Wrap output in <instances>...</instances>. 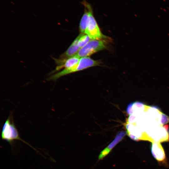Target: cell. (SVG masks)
I'll use <instances>...</instances> for the list:
<instances>
[{"instance_id":"obj_1","label":"cell","mask_w":169,"mask_h":169,"mask_svg":"<svg viewBox=\"0 0 169 169\" xmlns=\"http://www.w3.org/2000/svg\"><path fill=\"white\" fill-rule=\"evenodd\" d=\"M2 139L8 142L11 147H13L15 141H20L28 145L36 152L43 156L37 149L22 139L14 123L13 113L11 112L5 122L1 132Z\"/></svg>"},{"instance_id":"obj_2","label":"cell","mask_w":169,"mask_h":169,"mask_svg":"<svg viewBox=\"0 0 169 169\" xmlns=\"http://www.w3.org/2000/svg\"><path fill=\"white\" fill-rule=\"evenodd\" d=\"M100 62L89 57L80 58L79 62L74 66L64 69L61 71L52 74L47 80L56 81L61 77L68 74L79 71L90 67L100 65Z\"/></svg>"},{"instance_id":"obj_3","label":"cell","mask_w":169,"mask_h":169,"mask_svg":"<svg viewBox=\"0 0 169 169\" xmlns=\"http://www.w3.org/2000/svg\"><path fill=\"white\" fill-rule=\"evenodd\" d=\"M81 4L85 6L89 13L87 27L84 33L93 40H102L106 38L101 33L97 21L94 17L92 5L86 0H83Z\"/></svg>"},{"instance_id":"obj_4","label":"cell","mask_w":169,"mask_h":169,"mask_svg":"<svg viewBox=\"0 0 169 169\" xmlns=\"http://www.w3.org/2000/svg\"><path fill=\"white\" fill-rule=\"evenodd\" d=\"M106 48V44L105 41L92 39L81 48L76 55L79 58L88 57Z\"/></svg>"},{"instance_id":"obj_5","label":"cell","mask_w":169,"mask_h":169,"mask_svg":"<svg viewBox=\"0 0 169 169\" xmlns=\"http://www.w3.org/2000/svg\"><path fill=\"white\" fill-rule=\"evenodd\" d=\"M151 151L153 157L160 164L167 166L165 151L159 142H153L151 146Z\"/></svg>"},{"instance_id":"obj_6","label":"cell","mask_w":169,"mask_h":169,"mask_svg":"<svg viewBox=\"0 0 169 169\" xmlns=\"http://www.w3.org/2000/svg\"><path fill=\"white\" fill-rule=\"evenodd\" d=\"M127 134L126 131H121L119 132L114 140L100 153L99 157V160L103 159L123 139Z\"/></svg>"},{"instance_id":"obj_7","label":"cell","mask_w":169,"mask_h":169,"mask_svg":"<svg viewBox=\"0 0 169 169\" xmlns=\"http://www.w3.org/2000/svg\"><path fill=\"white\" fill-rule=\"evenodd\" d=\"M81 34L74 39L68 48L59 57V59H65L76 55L80 49L78 46V43Z\"/></svg>"},{"instance_id":"obj_8","label":"cell","mask_w":169,"mask_h":169,"mask_svg":"<svg viewBox=\"0 0 169 169\" xmlns=\"http://www.w3.org/2000/svg\"><path fill=\"white\" fill-rule=\"evenodd\" d=\"M83 6L84 9V12L80 20L79 29L81 33L84 34L87 25L89 13L87 7L85 5H83Z\"/></svg>"},{"instance_id":"obj_9","label":"cell","mask_w":169,"mask_h":169,"mask_svg":"<svg viewBox=\"0 0 169 169\" xmlns=\"http://www.w3.org/2000/svg\"><path fill=\"white\" fill-rule=\"evenodd\" d=\"M149 107V106L146 105L141 102L136 101L133 102L132 108L134 111L133 114L138 113L145 111Z\"/></svg>"},{"instance_id":"obj_10","label":"cell","mask_w":169,"mask_h":169,"mask_svg":"<svg viewBox=\"0 0 169 169\" xmlns=\"http://www.w3.org/2000/svg\"><path fill=\"white\" fill-rule=\"evenodd\" d=\"M90 38L87 34L81 33L78 42V46L81 48L86 44L90 40Z\"/></svg>"},{"instance_id":"obj_11","label":"cell","mask_w":169,"mask_h":169,"mask_svg":"<svg viewBox=\"0 0 169 169\" xmlns=\"http://www.w3.org/2000/svg\"><path fill=\"white\" fill-rule=\"evenodd\" d=\"M161 115L160 120L161 124L163 125L169 123V117L161 112H160Z\"/></svg>"},{"instance_id":"obj_12","label":"cell","mask_w":169,"mask_h":169,"mask_svg":"<svg viewBox=\"0 0 169 169\" xmlns=\"http://www.w3.org/2000/svg\"><path fill=\"white\" fill-rule=\"evenodd\" d=\"M133 102L131 103L128 105L126 108V112L129 115L133 114L134 113L132 108Z\"/></svg>"},{"instance_id":"obj_13","label":"cell","mask_w":169,"mask_h":169,"mask_svg":"<svg viewBox=\"0 0 169 169\" xmlns=\"http://www.w3.org/2000/svg\"><path fill=\"white\" fill-rule=\"evenodd\" d=\"M11 3H13L14 4V3L13 2H11Z\"/></svg>"}]
</instances>
